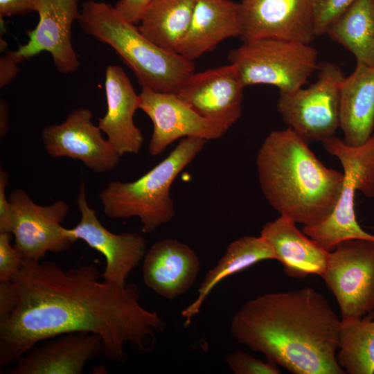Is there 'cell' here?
I'll return each mask as SVG.
<instances>
[{"label":"cell","mask_w":374,"mask_h":374,"mask_svg":"<svg viewBox=\"0 0 374 374\" xmlns=\"http://www.w3.org/2000/svg\"><path fill=\"white\" fill-rule=\"evenodd\" d=\"M100 277L91 264L64 269L52 261L24 260L10 280L15 308L0 322L1 371L34 346L69 332L99 335L103 355L112 361H127V344L138 353L152 352L165 321L140 304L136 285Z\"/></svg>","instance_id":"6da1fadb"},{"label":"cell","mask_w":374,"mask_h":374,"mask_svg":"<svg viewBox=\"0 0 374 374\" xmlns=\"http://www.w3.org/2000/svg\"><path fill=\"white\" fill-rule=\"evenodd\" d=\"M341 319L313 287L265 293L235 313V341L294 374H346L337 362Z\"/></svg>","instance_id":"7a4b0ae2"},{"label":"cell","mask_w":374,"mask_h":374,"mask_svg":"<svg viewBox=\"0 0 374 374\" xmlns=\"http://www.w3.org/2000/svg\"><path fill=\"white\" fill-rule=\"evenodd\" d=\"M256 166L262 193L280 215L311 227L332 213L344 174L326 167L290 128L266 136L258 151Z\"/></svg>","instance_id":"3957f363"},{"label":"cell","mask_w":374,"mask_h":374,"mask_svg":"<svg viewBox=\"0 0 374 374\" xmlns=\"http://www.w3.org/2000/svg\"><path fill=\"white\" fill-rule=\"evenodd\" d=\"M78 21L87 34L115 51L141 87L177 94L195 73L194 61L151 42L109 3L84 2Z\"/></svg>","instance_id":"277c9868"},{"label":"cell","mask_w":374,"mask_h":374,"mask_svg":"<svg viewBox=\"0 0 374 374\" xmlns=\"http://www.w3.org/2000/svg\"><path fill=\"white\" fill-rule=\"evenodd\" d=\"M206 142L199 138H183L167 157L138 179L109 183L98 194L104 213L111 219L138 217L142 232L148 233L170 222L175 215L171 186Z\"/></svg>","instance_id":"5b68a950"},{"label":"cell","mask_w":374,"mask_h":374,"mask_svg":"<svg viewBox=\"0 0 374 374\" xmlns=\"http://www.w3.org/2000/svg\"><path fill=\"white\" fill-rule=\"evenodd\" d=\"M325 150L340 162L344 182L337 203L323 222L308 229L310 236L327 250L350 239L374 240V234L357 222L355 198L357 191L374 199V132L364 143L352 146L335 136L324 140Z\"/></svg>","instance_id":"8992f818"},{"label":"cell","mask_w":374,"mask_h":374,"mask_svg":"<svg viewBox=\"0 0 374 374\" xmlns=\"http://www.w3.org/2000/svg\"><path fill=\"white\" fill-rule=\"evenodd\" d=\"M228 59L244 87L269 84L284 93L303 87L319 66L317 51L310 44L277 39L243 42Z\"/></svg>","instance_id":"52a82bcc"},{"label":"cell","mask_w":374,"mask_h":374,"mask_svg":"<svg viewBox=\"0 0 374 374\" xmlns=\"http://www.w3.org/2000/svg\"><path fill=\"white\" fill-rule=\"evenodd\" d=\"M318 69L315 82L292 93H279L276 103L287 127L308 144L335 136L340 127V93L346 76L333 62L322 63Z\"/></svg>","instance_id":"ba28073f"},{"label":"cell","mask_w":374,"mask_h":374,"mask_svg":"<svg viewBox=\"0 0 374 374\" xmlns=\"http://www.w3.org/2000/svg\"><path fill=\"white\" fill-rule=\"evenodd\" d=\"M338 303L341 319L374 312V241L350 239L329 252L321 276Z\"/></svg>","instance_id":"9c48e42d"},{"label":"cell","mask_w":374,"mask_h":374,"mask_svg":"<svg viewBox=\"0 0 374 374\" xmlns=\"http://www.w3.org/2000/svg\"><path fill=\"white\" fill-rule=\"evenodd\" d=\"M8 199L12 208L14 246L25 260L41 261L48 252H64L75 242L62 226L69 211L64 201L41 206L21 188L12 190Z\"/></svg>","instance_id":"30bf717a"},{"label":"cell","mask_w":374,"mask_h":374,"mask_svg":"<svg viewBox=\"0 0 374 374\" xmlns=\"http://www.w3.org/2000/svg\"><path fill=\"white\" fill-rule=\"evenodd\" d=\"M77 204L80 222L72 229L66 228L67 235L74 242L84 241L104 256L106 265L101 274L104 280L125 285L130 272L145 257L148 251L146 240L139 233L116 234L107 230L100 223L96 211L89 206L84 181L79 188Z\"/></svg>","instance_id":"8fae6325"},{"label":"cell","mask_w":374,"mask_h":374,"mask_svg":"<svg viewBox=\"0 0 374 374\" xmlns=\"http://www.w3.org/2000/svg\"><path fill=\"white\" fill-rule=\"evenodd\" d=\"M42 139L47 154L53 158L69 157L79 160L89 170L103 173L114 169L121 155L93 122L87 107L71 112L60 124L46 126Z\"/></svg>","instance_id":"7c38bea8"},{"label":"cell","mask_w":374,"mask_h":374,"mask_svg":"<svg viewBox=\"0 0 374 374\" xmlns=\"http://www.w3.org/2000/svg\"><path fill=\"white\" fill-rule=\"evenodd\" d=\"M138 108L153 123L149 152L158 156L180 138L194 137L215 140L228 130L201 116L176 93L154 91L142 87L139 94Z\"/></svg>","instance_id":"4fadbf2b"},{"label":"cell","mask_w":374,"mask_h":374,"mask_svg":"<svg viewBox=\"0 0 374 374\" xmlns=\"http://www.w3.org/2000/svg\"><path fill=\"white\" fill-rule=\"evenodd\" d=\"M242 42L277 39L310 44L316 37L312 0H242Z\"/></svg>","instance_id":"5bb4252c"},{"label":"cell","mask_w":374,"mask_h":374,"mask_svg":"<svg viewBox=\"0 0 374 374\" xmlns=\"http://www.w3.org/2000/svg\"><path fill=\"white\" fill-rule=\"evenodd\" d=\"M39 15L36 27L26 32L28 42L15 53L21 62L46 51L57 70L63 74L75 72L79 61L71 43V27L80 12L78 0H35Z\"/></svg>","instance_id":"9a60e30c"},{"label":"cell","mask_w":374,"mask_h":374,"mask_svg":"<svg viewBox=\"0 0 374 374\" xmlns=\"http://www.w3.org/2000/svg\"><path fill=\"white\" fill-rule=\"evenodd\" d=\"M244 87L229 63L194 73L177 94L199 115L229 130L242 115Z\"/></svg>","instance_id":"2e32d148"},{"label":"cell","mask_w":374,"mask_h":374,"mask_svg":"<svg viewBox=\"0 0 374 374\" xmlns=\"http://www.w3.org/2000/svg\"><path fill=\"white\" fill-rule=\"evenodd\" d=\"M103 354L100 337L87 332L62 334L42 341L6 369L8 374H82L86 364Z\"/></svg>","instance_id":"e0dca14e"},{"label":"cell","mask_w":374,"mask_h":374,"mask_svg":"<svg viewBox=\"0 0 374 374\" xmlns=\"http://www.w3.org/2000/svg\"><path fill=\"white\" fill-rule=\"evenodd\" d=\"M199 260L188 244L172 238L155 242L147 251L142 266L146 286L168 299L187 292L194 285Z\"/></svg>","instance_id":"ac0fdd59"},{"label":"cell","mask_w":374,"mask_h":374,"mask_svg":"<svg viewBox=\"0 0 374 374\" xmlns=\"http://www.w3.org/2000/svg\"><path fill=\"white\" fill-rule=\"evenodd\" d=\"M107 112L98 119V126L121 157L139 154L143 144L141 130L134 122L138 109L139 94L124 70L109 65L105 80Z\"/></svg>","instance_id":"d6986e66"},{"label":"cell","mask_w":374,"mask_h":374,"mask_svg":"<svg viewBox=\"0 0 374 374\" xmlns=\"http://www.w3.org/2000/svg\"><path fill=\"white\" fill-rule=\"evenodd\" d=\"M296 224L290 218L280 215L262 226L260 235L272 246L286 275L297 278L310 274L321 277L330 251L299 230Z\"/></svg>","instance_id":"ffe728a7"},{"label":"cell","mask_w":374,"mask_h":374,"mask_svg":"<svg viewBox=\"0 0 374 374\" xmlns=\"http://www.w3.org/2000/svg\"><path fill=\"white\" fill-rule=\"evenodd\" d=\"M240 3L232 0H198L178 53L194 61L213 51L224 39L240 37Z\"/></svg>","instance_id":"44dd1931"},{"label":"cell","mask_w":374,"mask_h":374,"mask_svg":"<svg viewBox=\"0 0 374 374\" xmlns=\"http://www.w3.org/2000/svg\"><path fill=\"white\" fill-rule=\"evenodd\" d=\"M340 127L344 141L352 146L366 141L374 132V66L357 64L341 89Z\"/></svg>","instance_id":"7402d4cb"},{"label":"cell","mask_w":374,"mask_h":374,"mask_svg":"<svg viewBox=\"0 0 374 374\" xmlns=\"http://www.w3.org/2000/svg\"><path fill=\"white\" fill-rule=\"evenodd\" d=\"M266 260L277 258L271 244L261 235H244L230 243L216 265L205 275L196 299L181 312L184 326L190 324L206 298L223 279Z\"/></svg>","instance_id":"603a6c76"},{"label":"cell","mask_w":374,"mask_h":374,"mask_svg":"<svg viewBox=\"0 0 374 374\" xmlns=\"http://www.w3.org/2000/svg\"><path fill=\"white\" fill-rule=\"evenodd\" d=\"M198 0H152L137 25L151 42L178 53Z\"/></svg>","instance_id":"cb8c5ba5"},{"label":"cell","mask_w":374,"mask_h":374,"mask_svg":"<svg viewBox=\"0 0 374 374\" xmlns=\"http://www.w3.org/2000/svg\"><path fill=\"white\" fill-rule=\"evenodd\" d=\"M326 34L349 51L357 64L374 66L373 0H355L329 26Z\"/></svg>","instance_id":"d4e9b609"},{"label":"cell","mask_w":374,"mask_h":374,"mask_svg":"<svg viewBox=\"0 0 374 374\" xmlns=\"http://www.w3.org/2000/svg\"><path fill=\"white\" fill-rule=\"evenodd\" d=\"M336 357L346 373H374V312L341 319Z\"/></svg>","instance_id":"484cf974"},{"label":"cell","mask_w":374,"mask_h":374,"mask_svg":"<svg viewBox=\"0 0 374 374\" xmlns=\"http://www.w3.org/2000/svg\"><path fill=\"white\" fill-rule=\"evenodd\" d=\"M355 0H312L314 34H326L329 26L341 15Z\"/></svg>","instance_id":"4316f807"},{"label":"cell","mask_w":374,"mask_h":374,"mask_svg":"<svg viewBox=\"0 0 374 374\" xmlns=\"http://www.w3.org/2000/svg\"><path fill=\"white\" fill-rule=\"evenodd\" d=\"M229 368L235 374H280L278 366L262 362L242 350H235L224 357Z\"/></svg>","instance_id":"83f0119b"},{"label":"cell","mask_w":374,"mask_h":374,"mask_svg":"<svg viewBox=\"0 0 374 374\" xmlns=\"http://www.w3.org/2000/svg\"><path fill=\"white\" fill-rule=\"evenodd\" d=\"M12 235L0 233V283L10 281L24 261L21 253L10 244Z\"/></svg>","instance_id":"f1b7e54d"},{"label":"cell","mask_w":374,"mask_h":374,"mask_svg":"<svg viewBox=\"0 0 374 374\" xmlns=\"http://www.w3.org/2000/svg\"><path fill=\"white\" fill-rule=\"evenodd\" d=\"M8 175L0 168V233H12V208L6 195V188L9 183Z\"/></svg>","instance_id":"f546056e"},{"label":"cell","mask_w":374,"mask_h":374,"mask_svg":"<svg viewBox=\"0 0 374 374\" xmlns=\"http://www.w3.org/2000/svg\"><path fill=\"white\" fill-rule=\"evenodd\" d=\"M152 0H119L114 8L127 21L138 24Z\"/></svg>","instance_id":"4dcf8cb0"},{"label":"cell","mask_w":374,"mask_h":374,"mask_svg":"<svg viewBox=\"0 0 374 374\" xmlns=\"http://www.w3.org/2000/svg\"><path fill=\"white\" fill-rule=\"evenodd\" d=\"M35 0H0V19L35 11Z\"/></svg>","instance_id":"1f68e13d"},{"label":"cell","mask_w":374,"mask_h":374,"mask_svg":"<svg viewBox=\"0 0 374 374\" xmlns=\"http://www.w3.org/2000/svg\"><path fill=\"white\" fill-rule=\"evenodd\" d=\"M19 60L15 51H8L0 58V88L5 87L19 72L17 66Z\"/></svg>","instance_id":"d6a6232c"},{"label":"cell","mask_w":374,"mask_h":374,"mask_svg":"<svg viewBox=\"0 0 374 374\" xmlns=\"http://www.w3.org/2000/svg\"><path fill=\"white\" fill-rule=\"evenodd\" d=\"M16 303V296L11 281L0 283V322L11 315Z\"/></svg>","instance_id":"836d02e7"},{"label":"cell","mask_w":374,"mask_h":374,"mask_svg":"<svg viewBox=\"0 0 374 374\" xmlns=\"http://www.w3.org/2000/svg\"><path fill=\"white\" fill-rule=\"evenodd\" d=\"M9 109L7 103L3 100H0V136L6 135L8 129Z\"/></svg>","instance_id":"e575fe53"},{"label":"cell","mask_w":374,"mask_h":374,"mask_svg":"<svg viewBox=\"0 0 374 374\" xmlns=\"http://www.w3.org/2000/svg\"><path fill=\"white\" fill-rule=\"evenodd\" d=\"M373 3H374V0H373Z\"/></svg>","instance_id":"d590c367"}]
</instances>
